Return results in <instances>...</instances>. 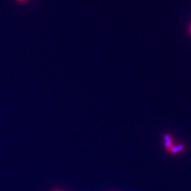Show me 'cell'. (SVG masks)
<instances>
[{
  "mask_svg": "<svg viewBox=\"0 0 191 191\" xmlns=\"http://www.w3.org/2000/svg\"><path fill=\"white\" fill-rule=\"evenodd\" d=\"M185 150V146L182 144H179V145H173V147L170 149V150L168 151L169 153L172 154H178V153H180L182 151Z\"/></svg>",
  "mask_w": 191,
  "mask_h": 191,
  "instance_id": "obj_1",
  "label": "cell"
},
{
  "mask_svg": "<svg viewBox=\"0 0 191 191\" xmlns=\"http://www.w3.org/2000/svg\"><path fill=\"white\" fill-rule=\"evenodd\" d=\"M164 142H165V148L167 151H169L170 149L173 147V139L170 135H165L164 136Z\"/></svg>",
  "mask_w": 191,
  "mask_h": 191,
  "instance_id": "obj_2",
  "label": "cell"
},
{
  "mask_svg": "<svg viewBox=\"0 0 191 191\" xmlns=\"http://www.w3.org/2000/svg\"><path fill=\"white\" fill-rule=\"evenodd\" d=\"M16 1L18 2H19V3H22V2H26V1H27V0H16Z\"/></svg>",
  "mask_w": 191,
  "mask_h": 191,
  "instance_id": "obj_3",
  "label": "cell"
},
{
  "mask_svg": "<svg viewBox=\"0 0 191 191\" xmlns=\"http://www.w3.org/2000/svg\"><path fill=\"white\" fill-rule=\"evenodd\" d=\"M189 33H190V34H191V26H190V27H189Z\"/></svg>",
  "mask_w": 191,
  "mask_h": 191,
  "instance_id": "obj_4",
  "label": "cell"
},
{
  "mask_svg": "<svg viewBox=\"0 0 191 191\" xmlns=\"http://www.w3.org/2000/svg\"><path fill=\"white\" fill-rule=\"evenodd\" d=\"M54 191H58V190H54Z\"/></svg>",
  "mask_w": 191,
  "mask_h": 191,
  "instance_id": "obj_5",
  "label": "cell"
}]
</instances>
